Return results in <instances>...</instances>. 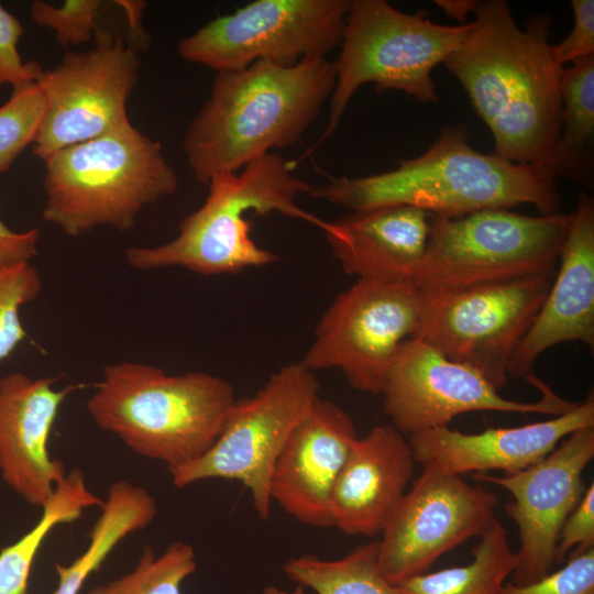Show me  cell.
I'll return each instance as SVG.
<instances>
[{"label": "cell", "mask_w": 594, "mask_h": 594, "mask_svg": "<svg viewBox=\"0 0 594 594\" xmlns=\"http://www.w3.org/2000/svg\"><path fill=\"white\" fill-rule=\"evenodd\" d=\"M472 561L413 576L398 585L400 594H499L517 565L501 521L493 519L472 549Z\"/></svg>", "instance_id": "d4e9b609"}, {"label": "cell", "mask_w": 594, "mask_h": 594, "mask_svg": "<svg viewBox=\"0 0 594 594\" xmlns=\"http://www.w3.org/2000/svg\"><path fill=\"white\" fill-rule=\"evenodd\" d=\"M425 292L411 282L356 279L322 315L301 359L312 372L337 369L361 392L381 394L399 349L420 327Z\"/></svg>", "instance_id": "8fae6325"}, {"label": "cell", "mask_w": 594, "mask_h": 594, "mask_svg": "<svg viewBox=\"0 0 594 594\" xmlns=\"http://www.w3.org/2000/svg\"><path fill=\"white\" fill-rule=\"evenodd\" d=\"M320 385L300 361L273 373L254 395L235 400L211 448L198 459L168 468L184 488L208 479L242 483L261 519L271 512V479L289 436L317 402Z\"/></svg>", "instance_id": "9c48e42d"}, {"label": "cell", "mask_w": 594, "mask_h": 594, "mask_svg": "<svg viewBox=\"0 0 594 594\" xmlns=\"http://www.w3.org/2000/svg\"><path fill=\"white\" fill-rule=\"evenodd\" d=\"M351 416L320 397L296 426L273 470L272 502L298 521L333 527L331 498L337 479L356 441Z\"/></svg>", "instance_id": "e0dca14e"}, {"label": "cell", "mask_w": 594, "mask_h": 594, "mask_svg": "<svg viewBox=\"0 0 594 594\" xmlns=\"http://www.w3.org/2000/svg\"><path fill=\"white\" fill-rule=\"evenodd\" d=\"M42 217L66 235L108 227L127 232L141 211L173 195L177 175L160 142L130 121L43 160Z\"/></svg>", "instance_id": "8992f818"}, {"label": "cell", "mask_w": 594, "mask_h": 594, "mask_svg": "<svg viewBox=\"0 0 594 594\" xmlns=\"http://www.w3.org/2000/svg\"><path fill=\"white\" fill-rule=\"evenodd\" d=\"M103 499L94 494L85 474L74 469L66 473L52 497L42 507L37 522L13 543L0 550V594H28L34 560L51 531L82 516Z\"/></svg>", "instance_id": "cb8c5ba5"}, {"label": "cell", "mask_w": 594, "mask_h": 594, "mask_svg": "<svg viewBox=\"0 0 594 594\" xmlns=\"http://www.w3.org/2000/svg\"><path fill=\"white\" fill-rule=\"evenodd\" d=\"M574 22L570 34L557 45H552L556 61L566 63L594 55V1L572 0Z\"/></svg>", "instance_id": "e575fe53"}, {"label": "cell", "mask_w": 594, "mask_h": 594, "mask_svg": "<svg viewBox=\"0 0 594 594\" xmlns=\"http://www.w3.org/2000/svg\"><path fill=\"white\" fill-rule=\"evenodd\" d=\"M88 538V547L70 564L55 563L58 584L53 594H79L86 580L99 570L118 546L114 534L105 527L92 528Z\"/></svg>", "instance_id": "1f68e13d"}, {"label": "cell", "mask_w": 594, "mask_h": 594, "mask_svg": "<svg viewBox=\"0 0 594 594\" xmlns=\"http://www.w3.org/2000/svg\"><path fill=\"white\" fill-rule=\"evenodd\" d=\"M594 427V395L554 418L519 427L463 433L447 427L409 436L414 459L424 468L461 475L501 470L512 474L543 459L572 432Z\"/></svg>", "instance_id": "d6986e66"}, {"label": "cell", "mask_w": 594, "mask_h": 594, "mask_svg": "<svg viewBox=\"0 0 594 594\" xmlns=\"http://www.w3.org/2000/svg\"><path fill=\"white\" fill-rule=\"evenodd\" d=\"M24 28L18 18L0 4V88H13L35 82L42 72L36 62H24L19 53V42Z\"/></svg>", "instance_id": "d6a6232c"}, {"label": "cell", "mask_w": 594, "mask_h": 594, "mask_svg": "<svg viewBox=\"0 0 594 594\" xmlns=\"http://www.w3.org/2000/svg\"><path fill=\"white\" fill-rule=\"evenodd\" d=\"M102 6L100 0H66L58 7L35 0L30 15L35 24L51 29L62 47H68L92 40L98 31L97 19Z\"/></svg>", "instance_id": "f546056e"}, {"label": "cell", "mask_w": 594, "mask_h": 594, "mask_svg": "<svg viewBox=\"0 0 594 594\" xmlns=\"http://www.w3.org/2000/svg\"><path fill=\"white\" fill-rule=\"evenodd\" d=\"M45 106V97L35 81L13 88L11 97L0 107V174L32 145Z\"/></svg>", "instance_id": "83f0119b"}, {"label": "cell", "mask_w": 594, "mask_h": 594, "mask_svg": "<svg viewBox=\"0 0 594 594\" xmlns=\"http://www.w3.org/2000/svg\"><path fill=\"white\" fill-rule=\"evenodd\" d=\"M235 400L231 384L213 374L124 361L105 367L87 410L101 430L168 469L211 448Z\"/></svg>", "instance_id": "5b68a950"}, {"label": "cell", "mask_w": 594, "mask_h": 594, "mask_svg": "<svg viewBox=\"0 0 594 594\" xmlns=\"http://www.w3.org/2000/svg\"><path fill=\"white\" fill-rule=\"evenodd\" d=\"M470 29L471 22L435 23L422 9L406 13L384 0L351 1L341 52L333 62L336 85L327 128L295 163L334 133L353 95L365 84L378 92L403 91L418 102L437 101L431 73L459 48Z\"/></svg>", "instance_id": "52a82bcc"}, {"label": "cell", "mask_w": 594, "mask_h": 594, "mask_svg": "<svg viewBox=\"0 0 594 594\" xmlns=\"http://www.w3.org/2000/svg\"><path fill=\"white\" fill-rule=\"evenodd\" d=\"M571 216L554 280L509 362L508 377L531 375L537 359L559 343L580 341L594 349L593 199L582 195Z\"/></svg>", "instance_id": "ffe728a7"}, {"label": "cell", "mask_w": 594, "mask_h": 594, "mask_svg": "<svg viewBox=\"0 0 594 594\" xmlns=\"http://www.w3.org/2000/svg\"><path fill=\"white\" fill-rule=\"evenodd\" d=\"M498 497L461 475L424 468L382 531L378 568L393 585L429 572L447 552L480 537L493 521Z\"/></svg>", "instance_id": "9a60e30c"}, {"label": "cell", "mask_w": 594, "mask_h": 594, "mask_svg": "<svg viewBox=\"0 0 594 594\" xmlns=\"http://www.w3.org/2000/svg\"><path fill=\"white\" fill-rule=\"evenodd\" d=\"M95 37L94 48L66 53L36 80L46 102L32 143L41 160L130 121L127 103L141 67L136 48L107 31Z\"/></svg>", "instance_id": "4fadbf2b"}, {"label": "cell", "mask_w": 594, "mask_h": 594, "mask_svg": "<svg viewBox=\"0 0 594 594\" xmlns=\"http://www.w3.org/2000/svg\"><path fill=\"white\" fill-rule=\"evenodd\" d=\"M308 194L350 211L407 205L439 217L520 204L552 215L560 206L556 177L548 169L479 152L462 127H446L425 153L398 162L395 169L364 177H333Z\"/></svg>", "instance_id": "3957f363"}, {"label": "cell", "mask_w": 594, "mask_h": 594, "mask_svg": "<svg viewBox=\"0 0 594 594\" xmlns=\"http://www.w3.org/2000/svg\"><path fill=\"white\" fill-rule=\"evenodd\" d=\"M594 549V484L586 487L579 505L564 521L560 531L556 563L565 557L579 556Z\"/></svg>", "instance_id": "836d02e7"}, {"label": "cell", "mask_w": 594, "mask_h": 594, "mask_svg": "<svg viewBox=\"0 0 594 594\" xmlns=\"http://www.w3.org/2000/svg\"><path fill=\"white\" fill-rule=\"evenodd\" d=\"M349 0H255L178 41V55L219 72L256 61L290 66L341 44Z\"/></svg>", "instance_id": "7c38bea8"}, {"label": "cell", "mask_w": 594, "mask_h": 594, "mask_svg": "<svg viewBox=\"0 0 594 594\" xmlns=\"http://www.w3.org/2000/svg\"><path fill=\"white\" fill-rule=\"evenodd\" d=\"M433 213L407 205L350 211L324 233L342 271L358 279L414 283L426 256Z\"/></svg>", "instance_id": "44dd1931"}, {"label": "cell", "mask_w": 594, "mask_h": 594, "mask_svg": "<svg viewBox=\"0 0 594 594\" xmlns=\"http://www.w3.org/2000/svg\"><path fill=\"white\" fill-rule=\"evenodd\" d=\"M435 3L441 8L447 15L464 22L470 12H474L477 8L479 1L474 0H435Z\"/></svg>", "instance_id": "8d00e7d4"}, {"label": "cell", "mask_w": 594, "mask_h": 594, "mask_svg": "<svg viewBox=\"0 0 594 594\" xmlns=\"http://www.w3.org/2000/svg\"><path fill=\"white\" fill-rule=\"evenodd\" d=\"M38 240L37 229L16 232L0 220V270L31 262L37 254Z\"/></svg>", "instance_id": "d590c367"}, {"label": "cell", "mask_w": 594, "mask_h": 594, "mask_svg": "<svg viewBox=\"0 0 594 594\" xmlns=\"http://www.w3.org/2000/svg\"><path fill=\"white\" fill-rule=\"evenodd\" d=\"M262 594H307L305 591V587L298 585L293 591H286L283 588H278L274 585L265 586L262 591Z\"/></svg>", "instance_id": "74e56055"}, {"label": "cell", "mask_w": 594, "mask_h": 594, "mask_svg": "<svg viewBox=\"0 0 594 594\" xmlns=\"http://www.w3.org/2000/svg\"><path fill=\"white\" fill-rule=\"evenodd\" d=\"M559 141L542 166L554 177L590 182L594 144V55L563 67Z\"/></svg>", "instance_id": "603a6c76"}, {"label": "cell", "mask_w": 594, "mask_h": 594, "mask_svg": "<svg viewBox=\"0 0 594 594\" xmlns=\"http://www.w3.org/2000/svg\"><path fill=\"white\" fill-rule=\"evenodd\" d=\"M499 594H594V549L568 557L564 566L537 582H506Z\"/></svg>", "instance_id": "4dcf8cb0"}, {"label": "cell", "mask_w": 594, "mask_h": 594, "mask_svg": "<svg viewBox=\"0 0 594 594\" xmlns=\"http://www.w3.org/2000/svg\"><path fill=\"white\" fill-rule=\"evenodd\" d=\"M296 165L272 152L241 172L213 175L205 202L178 224L177 235L155 246H131L127 263L139 271L183 267L202 275L238 273L268 265L277 256L251 238L250 211L273 212L308 222L321 231L328 221L297 205L310 185L294 175Z\"/></svg>", "instance_id": "277c9868"}, {"label": "cell", "mask_w": 594, "mask_h": 594, "mask_svg": "<svg viewBox=\"0 0 594 594\" xmlns=\"http://www.w3.org/2000/svg\"><path fill=\"white\" fill-rule=\"evenodd\" d=\"M415 459L392 425L375 426L354 442L331 498L333 527L348 535L382 534L405 495Z\"/></svg>", "instance_id": "7402d4cb"}, {"label": "cell", "mask_w": 594, "mask_h": 594, "mask_svg": "<svg viewBox=\"0 0 594 594\" xmlns=\"http://www.w3.org/2000/svg\"><path fill=\"white\" fill-rule=\"evenodd\" d=\"M283 572L318 594H400L380 571L378 541L360 546L337 560L312 554L289 558Z\"/></svg>", "instance_id": "484cf974"}, {"label": "cell", "mask_w": 594, "mask_h": 594, "mask_svg": "<svg viewBox=\"0 0 594 594\" xmlns=\"http://www.w3.org/2000/svg\"><path fill=\"white\" fill-rule=\"evenodd\" d=\"M525 380L542 392L537 403L504 398L477 371L449 360L419 339H410L399 346L381 394L392 426L408 437L447 427L455 416L471 411L559 416L578 405L556 395L532 374Z\"/></svg>", "instance_id": "5bb4252c"}, {"label": "cell", "mask_w": 594, "mask_h": 594, "mask_svg": "<svg viewBox=\"0 0 594 594\" xmlns=\"http://www.w3.org/2000/svg\"><path fill=\"white\" fill-rule=\"evenodd\" d=\"M336 85L333 62L305 58L284 66L256 61L219 72L209 98L183 141L188 166L202 184L297 143Z\"/></svg>", "instance_id": "7a4b0ae2"}, {"label": "cell", "mask_w": 594, "mask_h": 594, "mask_svg": "<svg viewBox=\"0 0 594 594\" xmlns=\"http://www.w3.org/2000/svg\"><path fill=\"white\" fill-rule=\"evenodd\" d=\"M58 376L12 372L0 378V476L29 504L43 507L64 480L48 442L59 408L76 388L54 387Z\"/></svg>", "instance_id": "ac0fdd59"}, {"label": "cell", "mask_w": 594, "mask_h": 594, "mask_svg": "<svg viewBox=\"0 0 594 594\" xmlns=\"http://www.w3.org/2000/svg\"><path fill=\"white\" fill-rule=\"evenodd\" d=\"M196 569L195 550L187 542H173L160 556L146 546L131 572L87 594H182L183 582Z\"/></svg>", "instance_id": "4316f807"}, {"label": "cell", "mask_w": 594, "mask_h": 594, "mask_svg": "<svg viewBox=\"0 0 594 594\" xmlns=\"http://www.w3.org/2000/svg\"><path fill=\"white\" fill-rule=\"evenodd\" d=\"M41 289V276L31 262L0 270V363L25 339L20 312Z\"/></svg>", "instance_id": "f1b7e54d"}, {"label": "cell", "mask_w": 594, "mask_h": 594, "mask_svg": "<svg viewBox=\"0 0 594 594\" xmlns=\"http://www.w3.org/2000/svg\"><path fill=\"white\" fill-rule=\"evenodd\" d=\"M571 215L526 216L494 208L435 216L414 284L444 292L526 276H554Z\"/></svg>", "instance_id": "ba28073f"}, {"label": "cell", "mask_w": 594, "mask_h": 594, "mask_svg": "<svg viewBox=\"0 0 594 594\" xmlns=\"http://www.w3.org/2000/svg\"><path fill=\"white\" fill-rule=\"evenodd\" d=\"M593 457L594 427H585L525 470L504 476L474 473V479L513 495L505 510L517 525L520 541L514 584L527 585L552 572L560 531L586 490L583 472Z\"/></svg>", "instance_id": "2e32d148"}, {"label": "cell", "mask_w": 594, "mask_h": 594, "mask_svg": "<svg viewBox=\"0 0 594 594\" xmlns=\"http://www.w3.org/2000/svg\"><path fill=\"white\" fill-rule=\"evenodd\" d=\"M552 279L535 275L444 292L422 289L424 312L414 339L477 371L499 389Z\"/></svg>", "instance_id": "30bf717a"}, {"label": "cell", "mask_w": 594, "mask_h": 594, "mask_svg": "<svg viewBox=\"0 0 594 594\" xmlns=\"http://www.w3.org/2000/svg\"><path fill=\"white\" fill-rule=\"evenodd\" d=\"M459 48L443 63L466 91L494 139V154L542 165L561 130V66L542 14L525 30L504 0L479 2Z\"/></svg>", "instance_id": "6da1fadb"}]
</instances>
